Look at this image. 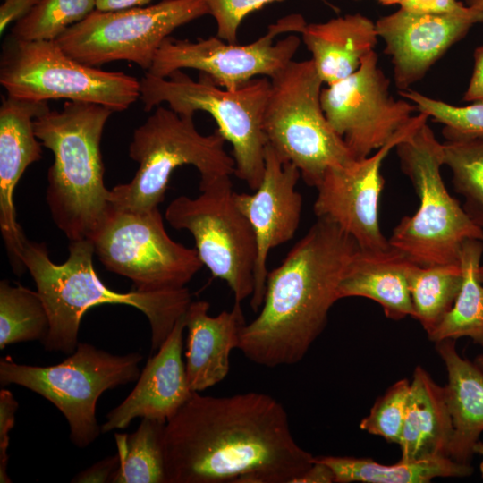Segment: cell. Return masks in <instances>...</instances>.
Listing matches in <instances>:
<instances>
[{
    "mask_svg": "<svg viewBox=\"0 0 483 483\" xmlns=\"http://www.w3.org/2000/svg\"><path fill=\"white\" fill-rule=\"evenodd\" d=\"M475 363L483 370V354L476 358Z\"/></svg>",
    "mask_w": 483,
    "mask_h": 483,
    "instance_id": "obj_46",
    "label": "cell"
},
{
    "mask_svg": "<svg viewBox=\"0 0 483 483\" xmlns=\"http://www.w3.org/2000/svg\"><path fill=\"white\" fill-rule=\"evenodd\" d=\"M209 303L191 301L185 313L188 330L186 373L192 392H201L223 381L230 369V353L238 347L239 335L246 324L242 303L230 311L208 315Z\"/></svg>",
    "mask_w": 483,
    "mask_h": 483,
    "instance_id": "obj_21",
    "label": "cell"
},
{
    "mask_svg": "<svg viewBox=\"0 0 483 483\" xmlns=\"http://www.w3.org/2000/svg\"><path fill=\"white\" fill-rule=\"evenodd\" d=\"M19 403L13 393L7 389L0 391V482L11 483L12 479L7 474L9 433L15 422V413Z\"/></svg>",
    "mask_w": 483,
    "mask_h": 483,
    "instance_id": "obj_36",
    "label": "cell"
},
{
    "mask_svg": "<svg viewBox=\"0 0 483 483\" xmlns=\"http://www.w3.org/2000/svg\"><path fill=\"white\" fill-rule=\"evenodd\" d=\"M442 143L443 164L453 173L455 191L464 197L470 219L483 228V135L450 136Z\"/></svg>",
    "mask_w": 483,
    "mask_h": 483,
    "instance_id": "obj_31",
    "label": "cell"
},
{
    "mask_svg": "<svg viewBox=\"0 0 483 483\" xmlns=\"http://www.w3.org/2000/svg\"><path fill=\"white\" fill-rule=\"evenodd\" d=\"M402 171L419 198L418 210L403 216L394 228L389 244L408 260L421 267L457 264L462 244L483 241L476 225L442 179V143L424 121L395 147Z\"/></svg>",
    "mask_w": 483,
    "mask_h": 483,
    "instance_id": "obj_5",
    "label": "cell"
},
{
    "mask_svg": "<svg viewBox=\"0 0 483 483\" xmlns=\"http://www.w3.org/2000/svg\"><path fill=\"white\" fill-rule=\"evenodd\" d=\"M114 111L80 101L36 117L33 128L54 161L47 171L46 201L55 225L69 242L90 240L114 211L104 182L100 141Z\"/></svg>",
    "mask_w": 483,
    "mask_h": 483,
    "instance_id": "obj_4",
    "label": "cell"
},
{
    "mask_svg": "<svg viewBox=\"0 0 483 483\" xmlns=\"http://www.w3.org/2000/svg\"><path fill=\"white\" fill-rule=\"evenodd\" d=\"M463 101H483V46L474 51V68Z\"/></svg>",
    "mask_w": 483,
    "mask_h": 483,
    "instance_id": "obj_40",
    "label": "cell"
},
{
    "mask_svg": "<svg viewBox=\"0 0 483 483\" xmlns=\"http://www.w3.org/2000/svg\"><path fill=\"white\" fill-rule=\"evenodd\" d=\"M270 80L263 118L267 144L316 188L329 168L355 160L325 115L323 81L311 59L291 61Z\"/></svg>",
    "mask_w": 483,
    "mask_h": 483,
    "instance_id": "obj_8",
    "label": "cell"
},
{
    "mask_svg": "<svg viewBox=\"0 0 483 483\" xmlns=\"http://www.w3.org/2000/svg\"><path fill=\"white\" fill-rule=\"evenodd\" d=\"M206 14L204 0H162L115 11L95 9L56 41L70 56L89 66L129 61L148 72L164 40L177 28Z\"/></svg>",
    "mask_w": 483,
    "mask_h": 483,
    "instance_id": "obj_12",
    "label": "cell"
},
{
    "mask_svg": "<svg viewBox=\"0 0 483 483\" xmlns=\"http://www.w3.org/2000/svg\"><path fill=\"white\" fill-rule=\"evenodd\" d=\"M270 88L267 77L255 78L237 89H226L200 72L194 80L181 70L166 78L147 72L140 80L139 99L146 112L165 103L180 114H209L217 131L232 145L234 175L255 191L265 169L267 140L263 118Z\"/></svg>",
    "mask_w": 483,
    "mask_h": 483,
    "instance_id": "obj_7",
    "label": "cell"
},
{
    "mask_svg": "<svg viewBox=\"0 0 483 483\" xmlns=\"http://www.w3.org/2000/svg\"><path fill=\"white\" fill-rule=\"evenodd\" d=\"M359 248L336 224L318 217L283 262L268 271L260 312L242 327L237 349L267 368L300 362L340 300V282Z\"/></svg>",
    "mask_w": 483,
    "mask_h": 483,
    "instance_id": "obj_2",
    "label": "cell"
},
{
    "mask_svg": "<svg viewBox=\"0 0 483 483\" xmlns=\"http://www.w3.org/2000/svg\"><path fill=\"white\" fill-rule=\"evenodd\" d=\"M152 0H97L96 9L100 11H115L134 7H142Z\"/></svg>",
    "mask_w": 483,
    "mask_h": 483,
    "instance_id": "obj_42",
    "label": "cell"
},
{
    "mask_svg": "<svg viewBox=\"0 0 483 483\" xmlns=\"http://www.w3.org/2000/svg\"><path fill=\"white\" fill-rule=\"evenodd\" d=\"M483 21V12L473 15L421 13L400 9L376 22L384 53L393 64L399 90L411 89L470 29Z\"/></svg>",
    "mask_w": 483,
    "mask_h": 483,
    "instance_id": "obj_18",
    "label": "cell"
},
{
    "mask_svg": "<svg viewBox=\"0 0 483 483\" xmlns=\"http://www.w3.org/2000/svg\"><path fill=\"white\" fill-rule=\"evenodd\" d=\"M465 2L469 7L483 12V0H465Z\"/></svg>",
    "mask_w": 483,
    "mask_h": 483,
    "instance_id": "obj_44",
    "label": "cell"
},
{
    "mask_svg": "<svg viewBox=\"0 0 483 483\" xmlns=\"http://www.w3.org/2000/svg\"><path fill=\"white\" fill-rule=\"evenodd\" d=\"M479 276H480L481 282L483 283V265H481L480 269H479Z\"/></svg>",
    "mask_w": 483,
    "mask_h": 483,
    "instance_id": "obj_47",
    "label": "cell"
},
{
    "mask_svg": "<svg viewBox=\"0 0 483 483\" xmlns=\"http://www.w3.org/2000/svg\"><path fill=\"white\" fill-rule=\"evenodd\" d=\"M185 314L150 357L131 394L109 411L101 426L103 433L127 428L136 418L166 422L191 397L186 366L182 360Z\"/></svg>",
    "mask_w": 483,
    "mask_h": 483,
    "instance_id": "obj_20",
    "label": "cell"
},
{
    "mask_svg": "<svg viewBox=\"0 0 483 483\" xmlns=\"http://www.w3.org/2000/svg\"><path fill=\"white\" fill-rule=\"evenodd\" d=\"M483 241L468 239L460 250L462 284L454 303L440 323L428 334L430 341L470 337L483 346V283L480 260Z\"/></svg>",
    "mask_w": 483,
    "mask_h": 483,
    "instance_id": "obj_27",
    "label": "cell"
},
{
    "mask_svg": "<svg viewBox=\"0 0 483 483\" xmlns=\"http://www.w3.org/2000/svg\"><path fill=\"white\" fill-rule=\"evenodd\" d=\"M139 352L114 355L87 343L62 362L51 366L16 363L11 356L0 360V385H18L43 396L66 419L70 439L84 448L102 432L96 415L97 402L106 390L138 380Z\"/></svg>",
    "mask_w": 483,
    "mask_h": 483,
    "instance_id": "obj_9",
    "label": "cell"
},
{
    "mask_svg": "<svg viewBox=\"0 0 483 483\" xmlns=\"http://www.w3.org/2000/svg\"><path fill=\"white\" fill-rule=\"evenodd\" d=\"M399 95L413 103L418 112L443 124L442 133L445 138L483 135V101L457 106L411 89L399 90Z\"/></svg>",
    "mask_w": 483,
    "mask_h": 483,
    "instance_id": "obj_33",
    "label": "cell"
},
{
    "mask_svg": "<svg viewBox=\"0 0 483 483\" xmlns=\"http://www.w3.org/2000/svg\"><path fill=\"white\" fill-rule=\"evenodd\" d=\"M301 14H291L267 27V32L246 45L226 42L217 36L196 41L166 38L156 54L150 74L166 78L181 69H194L216 85L237 89L257 76L272 79L291 61L299 49L296 35L274 43L283 33H301L306 26Z\"/></svg>",
    "mask_w": 483,
    "mask_h": 483,
    "instance_id": "obj_14",
    "label": "cell"
},
{
    "mask_svg": "<svg viewBox=\"0 0 483 483\" xmlns=\"http://www.w3.org/2000/svg\"><path fill=\"white\" fill-rule=\"evenodd\" d=\"M409 261L392 247L378 251L359 248L340 282L339 299H370L380 304L385 315L394 320L413 317L406 275Z\"/></svg>",
    "mask_w": 483,
    "mask_h": 483,
    "instance_id": "obj_25",
    "label": "cell"
},
{
    "mask_svg": "<svg viewBox=\"0 0 483 483\" xmlns=\"http://www.w3.org/2000/svg\"><path fill=\"white\" fill-rule=\"evenodd\" d=\"M119 465V456L106 457L75 475L72 483H106L110 479Z\"/></svg>",
    "mask_w": 483,
    "mask_h": 483,
    "instance_id": "obj_38",
    "label": "cell"
},
{
    "mask_svg": "<svg viewBox=\"0 0 483 483\" xmlns=\"http://www.w3.org/2000/svg\"><path fill=\"white\" fill-rule=\"evenodd\" d=\"M94 242H70L67 259L54 263L45 243L23 239L20 259L32 276L47 308L50 326L42 342L47 352L72 354L78 346L82 317L101 304H123L140 310L151 327V349L157 351L191 303L187 287L159 292L107 288L93 267Z\"/></svg>",
    "mask_w": 483,
    "mask_h": 483,
    "instance_id": "obj_3",
    "label": "cell"
},
{
    "mask_svg": "<svg viewBox=\"0 0 483 483\" xmlns=\"http://www.w3.org/2000/svg\"><path fill=\"white\" fill-rule=\"evenodd\" d=\"M380 4L384 5H393V4H402L406 0H377Z\"/></svg>",
    "mask_w": 483,
    "mask_h": 483,
    "instance_id": "obj_45",
    "label": "cell"
},
{
    "mask_svg": "<svg viewBox=\"0 0 483 483\" xmlns=\"http://www.w3.org/2000/svg\"><path fill=\"white\" fill-rule=\"evenodd\" d=\"M411 382L401 379L377 399L369 413L361 419L360 429L383 437L388 443L399 444L403 426Z\"/></svg>",
    "mask_w": 483,
    "mask_h": 483,
    "instance_id": "obj_34",
    "label": "cell"
},
{
    "mask_svg": "<svg viewBox=\"0 0 483 483\" xmlns=\"http://www.w3.org/2000/svg\"><path fill=\"white\" fill-rule=\"evenodd\" d=\"M93 242L102 265L130 279L140 292L186 287L203 267L196 249L167 234L158 208L142 213L114 210Z\"/></svg>",
    "mask_w": 483,
    "mask_h": 483,
    "instance_id": "obj_13",
    "label": "cell"
},
{
    "mask_svg": "<svg viewBox=\"0 0 483 483\" xmlns=\"http://www.w3.org/2000/svg\"><path fill=\"white\" fill-rule=\"evenodd\" d=\"M48 110L47 102L8 95L0 106V229L16 274L25 269L19 254L26 236L16 220L13 192L27 167L42 157L33 121Z\"/></svg>",
    "mask_w": 483,
    "mask_h": 483,
    "instance_id": "obj_19",
    "label": "cell"
},
{
    "mask_svg": "<svg viewBox=\"0 0 483 483\" xmlns=\"http://www.w3.org/2000/svg\"><path fill=\"white\" fill-rule=\"evenodd\" d=\"M193 116L158 106L134 130L129 156L139 167L131 182L111 190L114 210L142 213L157 208L173 172L182 165H193L199 172V184L234 174V159L225 149L224 137L217 129L208 135L199 133Z\"/></svg>",
    "mask_w": 483,
    "mask_h": 483,
    "instance_id": "obj_6",
    "label": "cell"
},
{
    "mask_svg": "<svg viewBox=\"0 0 483 483\" xmlns=\"http://www.w3.org/2000/svg\"><path fill=\"white\" fill-rule=\"evenodd\" d=\"M389 85L372 51L354 73L321 90L325 115L356 160L386 145L418 111L411 101L393 97Z\"/></svg>",
    "mask_w": 483,
    "mask_h": 483,
    "instance_id": "obj_15",
    "label": "cell"
},
{
    "mask_svg": "<svg viewBox=\"0 0 483 483\" xmlns=\"http://www.w3.org/2000/svg\"><path fill=\"white\" fill-rule=\"evenodd\" d=\"M428 119L427 114L419 112L374 154L329 168L316 187L318 195L313 205L316 216L336 224L361 250L390 249L379 225V199L385 183L380 173L382 162L398 143Z\"/></svg>",
    "mask_w": 483,
    "mask_h": 483,
    "instance_id": "obj_16",
    "label": "cell"
},
{
    "mask_svg": "<svg viewBox=\"0 0 483 483\" xmlns=\"http://www.w3.org/2000/svg\"><path fill=\"white\" fill-rule=\"evenodd\" d=\"M301 34L319 78L326 85L354 73L374 51L378 38L375 22L360 13L306 24Z\"/></svg>",
    "mask_w": 483,
    "mask_h": 483,
    "instance_id": "obj_22",
    "label": "cell"
},
{
    "mask_svg": "<svg viewBox=\"0 0 483 483\" xmlns=\"http://www.w3.org/2000/svg\"><path fill=\"white\" fill-rule=\"evenodd\" d=\"M281 1L284 0H204L208 14L216 21V36L229 43H236L239 28L249 14Z\"/></svg>",
    "mask_w": 483,
    "mask_h": 483,
    "instance_id": "obj_35",
    "label": "cell"
},
{
    "mask_svg": "<svg viewBox=\"0 0 483 483\" xmlns=\"http://www.w3.org/2000/svg\"><path fill=\"white\" fill-rule=\"evenodd\" d=\"M298 167L284 161L267 144L262 180L254 193L234 191L239 209L250 223L257 241V260L250 307L258 312L263 303L269 252L292 240L299 228L302 197L296 186L301 178Z\"/></svg>",
    "mask_w": 483,
    "mask_h": 483,
    "instance_id": "obj_17",
    "label": "cell"
},
{
    "mask_svg": "<svg viewBox=\"0 0 483 483\" xmlns=\"http://www.w3.org/2000/svg\"><path fill=\"white\" fill-rule=\"evenodd\" d=\"M401 8L421 13L473 15L474 10L458 0H406Z\"/></svg>",
    "mask_w": 483,
    "mask_h": 483,
    "instance_id": "obj_37",
    "label": "cell"
},
{
    "mask_svg": "<svg viewBox=\"0 0 483 483\" xmlns=\"http://www.w3.org/2000/svg\"><path fill=\"white\" fill-rule=\"evenodd\" d=\"M200 194L173 199L165 209L172 227L187 230L196 250L213 277L225 281L234 302L251 296L257 241L248 218L237 207L230 176L199 184Z\"/></svg>",
    "mask_w": 483,
    "mask_h": 483,
    "instance_id": "obj_11",
    "label": "cell"
},
{
    "mask_svg": "<svg viewBox=\"0 0 483 483\" xmlns=\"http://www.w3.org/2000/svg\"><path fill=\"white\" fill-rule=\"evenodd\" d=\"M474 453H478L482 457L481 462H480V473L483 478V442L478 441L473 448Z\"/></svg>",
    "mask_w": 483,
    "mask_h": 483,
    "instance_id": "obj_43",
    "label": "cell"
},
{
    "mask_svg": "<svg viewBox=\"0 0 483 483\" xmlns=\"http://www.w3.org/2000/svg\"><path fill=\"white\" fill-rule=\"evenodd\" d=\"M0 84L7 95L47 102L67 99L123 112L140 98V80L70 56L56 40H24L9 34L2 46Z\"/></svg>",
    "mask_w": 483,
    "mask_h": 483,
    "instance_id": "obj_10",
    "label": "cell"
},
{
    "mask_svg": "<svg viewBox=\"0 0 483 483\" xmlns=\"http://www.w3.org/2000/svg\"><path fill=\"white\" fill-rule=\"evenodd\" d=\"M165 423L143 418L132 434H114L119 465L111 483H166Z\"/></svg>",
    "mask_w": 483,
    "mask_h": 483,
    "instance_id": "obj_28",
    "label": "cell"
},
{
    "mask_svg": "<svg viewBox=\"0 0 483 483\" xmlns=\"http://www.w3.org/2000/svg\"><path fill=\"white\" fill-rule=\"evenodd\" d=\"M455 341L435 343L448 377L444 390L453 425L449 457L470 463L483 432V370L458 353Z\"/></svg>",
    "mask_w": 483,
    "mask_h": 483,
    "instance_id": "obj_24",
    "label": "cell"
},
{
    "mask_svg": "<svg viewBox=\"0 0 483 483\" xmlns=\"http://www.w3.org/2000/svg\"><path fill=\"white\" fill-rule=\"evenodd\" d=\"M413 318L427 334L448 313L462 284L460 263L421 267L409 261L406 268Z\"/></svg>",
    "mask_w": 483,
    "mask_h": 483,
    "instance_id": "obj_29",
    "label": "cell"
},
{
    "mask_svg": "<svg viewBox=\"0 0 483 483\" xmlns=\"http://www.w3.org/2000/svg\"><path fill=\"white\" fill-rule=\"evenodd\" d=\"M453 434L444 386L417 366L407 400L399 441L402 461L449 457Z\"/></svg>",
    "mask_w": 483,
    "mask_h": 483,
    "instance_id": "obj_23",
    "label": "cell"
},
{
    "mask_svg": "<svg viewBox=\"0 0 483 483\" xmlns=\"http://www.w3.org/2000/svg\"><path fill=\"white\" fill-rule=\"evenodd\" d=\"M40 0H4L0 6V33L27 15Z\"/></svg>",
    "mask_w": 483,
    "mask_h": 483,
    "instance_id": "obj_39",
    "label": "cell"
},
{
    "mask_svg": "<svg viewBox=\"0 0 483 483\" xmlns=\"http://www.w3.org/2000/svg\"><path fill=\"white\" fill-rule=\"evenodd\" d=\"M97 0H40L17 21L11 35L24 40H56L96 9Z\"/></svg>",
    "mask_w": 483,
    "mask_h": 483,
    "instance_id": "obj_32",
    "label": "cell"
},
{
    "mask_svg": "<svg viewBox=\"0 0 483 483\" xmlns=\"http://www.w3.org/2000/svg\"><path fill=\"white\" fill-rule=\"evenodd\" d=\"M335 474V483H428L436 478H462L473 473L470 463L450 457L402 461L387 465L371 458L314 456Z\"/></svg>",
    "mask_w": 483,
    "mask_h": 483,
    "instance_id": "obj_26",
    "label": "cell"
},
{
    "mask_svg": "<svg viewBox=\"0 0 483 483\" xmlns=\"http://www.w3.org/2000/svg\"><path fill=\"white\" fill-rule=\"evenodd\" d=\"M50 326L45 303L37 292L7 280L0 282V349L22 342H43Z\"/></svg>",
    "mask_w": 483,
    "mask_h": 483,
    "instance_id": "obj_30",
    "label": "cell"
},
{
    "mask_svg": "<svg viewBox=\"0 0 483 483\" xmlns=\"http://www.w3.org/2000/svg\"><path fill=\"white\" fill-rule=\"evenodd\" d=\"M314 456L277 400L258 392H193L165 428L166 483H292Z\"/></svg>",
    "mask_w": 483,
    "mask_h": 483,
    "instance_id": "obj_1",
    "label": "cell"
},
{
    "mask_svg": "<svg viewBox=\"0 0 483 483\" xmlns=\"http://www.w3.org/2000/svg\"><path fill=\"white\" fill-rule=\"evenodd\" d=\"M335 480V474L330 467L313 458L311 466L292 483H333Z\"/></svg>",
    "mask_w": 483,
    "mask_h": 483,
    "instance_id": "obj_41",
    "label": "cell"
}]
</instances>
